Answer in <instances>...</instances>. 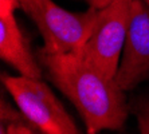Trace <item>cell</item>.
Returning a JSON list of instances; mask_svg holds the SVG:
<instances>
[{
	"label": "cell",
	"instance_id": "1",
	"mask_svg": "<svg viewBox=\"0 0 149 134\" xmlns=\"http://www.w3.org/2000/svg\"><path fill=\"white\" fill-rule=\"evenodd\" d=\"M39 56L54 85L77 107L87 134L120 130L124 126L129 109L124 90L114 78L104 74L77 52L46 54L40 51Z\"/></svg>",
	"mask_w": 149,
	"mask_h": 134
},
{
	"label": "cell",
	"instance_id": "2",
	"mask_svg": "<svg viewBox=\"0 0 149 134\" xmlns=\"http://www.w3.org/2000/svg\"><path fill=\"white\" fill-rule=\"evenodd\" d=\"M20 8L38 26L46 54L78 52L93 34L100 10L70 12L52 0H19Z\"/></svg>",
	"mask_w": 149,
	"mask_h": 134
},
{
	"label": "cell",
	"instance_id": "3",
	"mask_svg": "<svg viewBox=\"0 0 149 134\" xmlns=\"http://www.w3.org/2000/svg\"><path fill=\"white\" fill-rule=\"evenodd\" d=\"M1 81L23 115L42 134H81L62 103L40 79L3 74Z\"/></svg>",
	"mask_w": 149,
	"mask_h": 134
},
{
	"label": "cell",
	"instance_id": "4",
	"mask_svg": "<svg viewBox=\"0 0 149 134\" xmlns=\"http://www.w3.org/2000/svg\"><path fill=\"white\" fill-rule=\"evenodd\" d=\"M133 0H113L100 10L93 34L77 52L110 78L120 66V55L128 35Z\"/></svg>",
	"mask_w": 149,
	"mask_h": 134
},
{
	"label": "cell",
	"instance_id": "5",
	"mask_svg": "<svg viewBox=\"0 0 149 134\" xmlns=\"http://www.w3.org/2000/svg\"><path fill=\"white\" fill-rule=\"evenodd\" d=\"M114 79L124 91L149 79V7L144 0H133L124 56Z\"/></svg>",
	"mask_w": 149,
	"mask_h": 134
},
{
	"label": "cell",
	"instance_id": "6",
	"mask_svg": "<svg viewBox=\"0 0 149 134\" xmlns=\"http://www.w3.org/2000/svg\"><path fill=\"white\" fill-rule=\"evenodd\" d=\"M0 56L20 75L42 78V70L30 51V46L14 14L0 16Z\"/></svg>",
	"mask_w": 149,
	"mask_h": 134
},
{
	"label": "cell",
	"instance_id": "7",
	"mask_svg": "<svg viewBox=\"0 0 149 134\" xmlns=\"http://www.w3.org/2000/svg\"><path fill=\"white\" fill-rule=\"evenodd\" d=\"M132 110L137 118L140 134H149V97L136 101Z\"/></svg>",
	"mask_w": 149,
	"mask_h": 134
},
{
	"label": "cell",
	"instance_id": "8",
	"mask_svg": "<svg viewBox=\"0 0 149 134\" xmlns=\"http://www.w3.org/2000/svg\"><path fill=\"white\" fill-rule=\"evenodd\" d=\"M3 126H4V133L6 134H38L35 133L32 129L26 126L24 124H22V122H8L7 126L4 124Z\"/></svg>",
	"mask_w": 149,
	"mask_h": 134
},
{
	"label": "cell",
	"instance_id": "9",
	"mask_svg": "<svg viewBox=\"0 0 149 134\" xmlns=\"http://www.w3.org/2000/svg\"><path fill=\"white\" fill-rule=\"evenodd\" d=\"M20 7L19 0H0V16L12 15L16 8Z\"/></svg>",
	"mask_w": 149,
	"mask_h": 134
},
{
	"label": "cell",
	"instance_id": "10",
	"mask_svg": "<svg viewBox=\"0 0 149 134\" xmlns=\"http://www.w3.org/2000/svg\"><path fill=\"white\" fill-rule=\"evenodd\" d=\"M85 1L89 4V7L97 8V10H102V8H105L106 6H109L113 0H85Z\"/></svg>",
	"mask_w": 149,
	"mask_h": 134
},
{
	"label": "cell",
	"instance_id": "11",
	"mask_svg": "<svg viewBox=\"0 0 149 134\" xmlns=\"http://www.w3.org/2000/svg\"><path fill=\"white\" fill-rule=\"evenodd\" d=\"M0 134H6L4 133V126H1V131H0Z\"/></svg>",
	"mask_w": 149,
	"mask_h": 134
},
{
	"label": "cell",
	"instance_id": "12",
	"mask_svg": "<svg viewBox=\"0 0 149 134\" xmlns=\"http://www.w3.org/2000/svg\"><path fill=\"white\" fill-rule=\"evenodd\" d=\"M144 1H145V3H146V6H148V7H149V0H144Z\"/></svg>",
	"mask_w": 149,
	"mask_h": 134
}]
</instances>
